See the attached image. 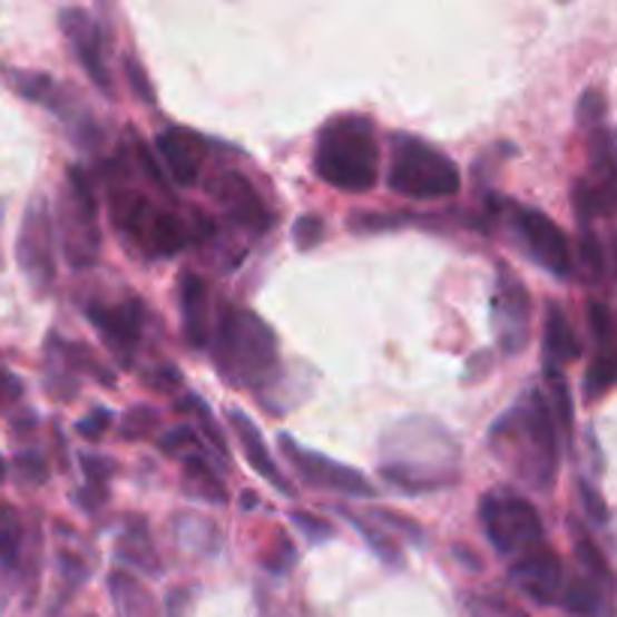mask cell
Segmentation results:
<instances>
[{
  "instance_id": "1",
  "label": "cell",
  "mask_w": 617,
  "mask_h": 617,
  "mask_svg": "<svg viewBox=\"0 0 617 617\" xmlns=\"http://www.w3.org/2000/svg\"><path fill=\"white\" fill-rule=\"evenodd\" d=\"M488 445L518 482L546 494L560 470L557 425L539 389H527L488 431Z\"/></svg>"
},
{
  "instance_id": "2",
  "label": "cell",
  "mask_w": 617,
  "mask_h": 617,
  "mask_svg": "<svg viewBox=\"0 0 617 617\" xmlns=\"http://www.w3.org/2000/svg\"><path fill=\"white\" fill-rule=\"evenodd\" d=\"M383 461L380 476L389 486L422 494L440 491L458 482V449L456 437L428 415H413L398 422L380 443Z\"/></svg>"
},
{
  "instance_id": "3",
  "label": "cell",
  "mask_w": 617,
  "mask_h": 617,
  "mask_svg": "<svg viewBox=\"0 0 617 617\" xmlns=\"http://www.w3.org/2000/svg\"><path fill=\"white\" fill-rule=\"evenodd\" d=\"M314 173L337 190H374L380 178V145H376L374 121L355 111L329 118L316 133Z\"/></svg>"
},
{
  "instance_id": "4",
  "label": "cell",
  "mask_w": 617,
  "mask_h": 617,
  "mask_svg": "<svg viewBox=\"0 0 617 617\" xmlns=\"http://www.w3.org/2000/svg\"><path fill=\"white\" fill-rule=\"evenodd\" d=\"M208 344L217 371L229 385L259 389L277 374V337L272 325L242 304H223Z\"/></svg>"
},
{
  "instance_id": "5",
  "label": "cell",
  "mask_w": 617,
  "mask_h": 617,
  "mask_svg": "<svg viewBox=\"0 0 617 617\" xmlns=\"http://www.w3.org/2000/svg\"><path fill=\"white\" fill-rule=\"evenodd\" d=\"M109 208L115 229L145 259L182 254L193 238L187 223L173 208H163L148 193L127 184L121 163H118L115 175L109 173Z\"/></svg>"
},
{
  "instance_id": "6",
  "label": "cell",
  "mask_w": 617,
  "mask_h": 617,
  "mask_svg": "<svg viewBox=\"0 0 617 617\" xmlns=\"http://www.w3.org/2000/svg\"><path fill=\"white\" fill-rule=\"evenodd\" d=\"M389 190L410 199H443L461 187V173L456 160L434 148L413 133H395L392 136V154H389V173H385Z\"/></svg>"
},
{
  "instance_id": "7",
  "label": "cell",
  "mask_w": 617,
  "mask_h": 617,
  "mask_svg": "<svg viewBox=\"0 0 617 617\" xmlns=\"http://www.w3.org/2000/svg\"><path fill=\"white\" fill-rule=\"evenodd\" d=\"M51 221H58L55 223L58 242H61L63 259L70 263V268L81 272L100 259V208H97L91 178L85 175L81 166L67 169L61 196H58V217H51Z\"/></svg>"
},
{
  "instance_id": "8",
  "label": "cell",
  "mask_w": 617,
  "mask_h": 617,
  "mask_svg": "<svg viewBox=\"0 0 617 617\" xmlns=\"http://www.w3.org/2000/svg\"><path fill=\"white\" fill-rule=\"evenodd\" d=\"M479 525L497 555L512 557L546 542V527L537 507L507 488L486 491L479 500Z\"/></svg>"
},
{
  "instance_id": "9",
  "label": "cell",
  "mask_w": 617,
  "mask_h": 617,
  "mask_svg": "<svg viewBox=\"0 0 617 617\" xmlns=\"http://www.w3.org/2000/svg\"><path fill=\"white\" fill-rule=\"evenodd\" d=\"M507 205V223L516 235L518 247L525 251L539 268H546L555 277H569L572 274V251H569L567 233L557 226L548 214L539 208L518 203Z\"/></svg>"
},
{
  "instance_id": "10",
  "label": "cell",
  "mask_w": 617,
  "mask_h": 617,
  "mask_svg": "<svg viewBox=\"0 0 617 617\" xmlns=\"http://www.w3.org/2000/svg\"><path fill=\"white\" fill-rule=\"evenodd\" d=\"M16 259L33 293L49 295L58 265H55V221L46 196H33L25 208L19 238H16Z\"/></svg>"
},
{
  "instance_id": "11",
  "label": "cell",
  "mask_w": 617,
  "mask_h": 617,
  "mask_svg": "<svg viewBox=\"0 0 617 617\" xmlns=\"http://www.w3.org/2000/svg\"><path fill=\"white\" fill-rule=\"evenodd\" d=\"M281 452L311 488H323V491L344 497H368V500L376 497V488L368 482L362 470L341 464L329 456H320L314 449H304L290 434H281Z\"/></svg>"
},
{
  "instance_id": "12",
  "label": "cell",
  "mask_w": 617,
  "mask_h": 617,
  "mask_svg": "<svg viewBox=\"0 0 617 617\" xmlns=\"http://www.w3.org/2000/svg\"><path fill=\"white\" fill-rule=\"evenodd\" d=\"M530 293L516 277L507 263H497V295H494V329L497 346L503 355H516L530 337Z\"/></svg>"
},
{
  "instance_id": "13",
  "label": "cell",
  "mask_w": 617,
  "mask_h": 617,
  "mask_svg": "<svg viewBox=\"0 0 617 617\" xmlns=\"http://www.w3.org/2000/svg\"><path fill=\"white\" fill-rule=\"evenodd\" d=\"M85 316L100 332L102 344L109 346L111 355L124 368H130L133 355H136L139 341H143V304L136 302V298L124 304L91 302L85 307Z\"/></svg>"
},
{
  "instance_id": "14",
  "label": "cell",
  "mask_w": 617,
  "mask_h": 617,
  "mask_svg": "<svg viewBox=\"0 0 617 617\" xmlns=\"http://www.w3.org/2000/svg\"><path fill=\"white\" fill-rule=\"evenodd\" d=\"M509 581L530 597L539 606H555L557 594H560V587L567 581L564 576V564H560V557L546 546V542H539V546L527 548L518 555V560L509 567Z\"/></svg>"
},
{
  "instance_id": "15",
  "label": "cell",
  "mask_w": 617,
  "mask_h": 617,
  "mask_svg": "<svg viewBox=\"0 0 617 617\" xmlns=\"http://www.w3.org/2000/svg\"><path fill=\"white\" fill-rule=\"evenodd\" d=\"M212 196L217 199L223 214H226L235 226L247 229V233L263 235L274 223L268 205L263 203V196L256 193L254 184L247 182L242 173L214 175Z\"/></svg>"
},
{
  "instance_id": "16",
  "label": "cell",
  "mask_w": 617,
  "mask_h": 617,
  "mask_svg": "<svg viewBox=\"0 0 617 617\" xmlns=\"http://www.w3.org/2000/svg\"><path fill=\"white\" fill-rule=\"evenodd\" d=\"M61 31L72 42V51L79 58L81 70L88 72V79L100 88L106 97H111V76L106 70V58H102V33L97 21L79 7L61 10Z\"/></svg>"
},
{
  "instance_id": "17",
  "label": "cell",
  "mask_w": 617,
  "mask_h": 617,
  "mask_svg": "<svg viewBox=\"0 0 617 617\" xmlns=\"http://www.w3.org/2000/svg\"><path fill=\"white\" fill-rule=\"evenodd\" d=\"M157 154L166 160V169L173 173L175 182L193 187L208 160V139L184 127H169L157 136Z\"/></svg>"
},
{
  "instance_id": "18",
  "label": "cell",
  "mask_w": 617,
  "mask_h": 617,
  "mask_svg": "<svg viewBox=\"0 0 617 617\" xmlns=\"http://www.w3.org/2000/svg\"><path fill=\"white\" fill-rule=\"evenodd\" d=\"M178 295H182V332L184 341L193 350H205L212 341V293L205 277L196 272H184L178 281Z\"/></svg>"
},
{
  "instance_id": "19",
  "label": "cell",
  "mask_w": 617,
  "mask_h": 617,
  "mask_svg": "<svg viewBox=\"0 0 617 617\" xmlns=\"http://www.w3.org/2000/svg\"><path fill=\"white\" fill-rule=\"evenodd\" d=\"M229 425H233L235 437H238V443H242L244 449V456H247V461H251V467H254L256 473L263 476L265 482H272L277 491H284V494L293 497L295 488L286 482L284 473H281V467L274 464V456L268 452V445H265L259 428L254 425V419H251L247 413H242V410H229Z\"/></svg>"
},
{
  "instance_id": "20",
  "label": "cell",
  "mask_w": 617,
  "mask_h": 617,
  "mask_svg": "<svg viewBox=\"0 0 617 617\" xmlns=\"http://www.w3.org/2000/svg\"><path fill=\"white\" fill-rule=\"evenodd\" d=\"M542 359H546V368H560V371H564V364L581 359V341H578V334L572 332V323H569L564 307L557 302L548 304L546 311Z\"/></svg>"
},
{
  "instance_id": "21",
  "label": "cell",
  "mask_w": 617,
  "mask_h": 617,
  "mask_svg": "<svg viewBox=\"0 0 617 617\" xmlns=\"http://www.w3.org/2000/svg\"><path fill=\"white\" fill-rule=\"evenodd\" d=\"M109 594L118 617H160L157 599L143 581H136L130 572H111Z\"/></svg>"
},
{
  "instance_id": "22",
  "label": "cell",
  "mask_w": 617,
  "mask_h": 617,
  "mask_svg": "<svg viewBox=\"0 0 617 617\" xmlns=\"http://www.w3.org/2000/svg\"><path fill=\"white\" fill-rule=\"evenodd\" d=\"M557 606H564L576 617H611L608 590L590 578H569L557 594Z\"/></svg>"
},
{
  "instance_id": "23",
  "label": "cell",
  "mask_w": 617,
  "mask_h": 617,
  "mask_svg": "<svg viewBox=\"0 0 617 617\" xmlns=\"http://www.w3.org/2000/svg\"><path fill=\"white\" fill-rule=\"evenodd\" d=\"M118 557L127 560L130 567L148 572V576H157V572L163 569L160 557H157V551H154V542L151 537H148V527H145L143 518L124 530V537L118 539Z\"/></svg>"
},
{
  "instance_id": "24",
  "label": "cell",
  "mask_w": 617,
  "mask_h": 617,
  "mask_svg": "<svg viewBox=\"0 0 617 617\" xmlns=\"http://www.w3.org/2000/svg\"><path fill=\"white\" fill-rule=\"evenodd\" d=\"M7 81H10V88L19 94L21 100H31L40 102L46 109L63 111L61 109V97L63 94L58 91V85L51 76L46 72H33V70H7Z\"/></svg>"
},
{
  "instance_id": "25",
  "label": "cell",
  "mask_w": 617,
  "mask_h": 617,
  "mask_svg": "<svg viewBox=\"0 0 617 617\" xmlns=\"http://www.w3.org/2000/svg\"><path fill=\"white\" fill-rule=\"evenodd\" d=\"M184 486H187L190 494L203 497V500H208V503H217V507H223V503L229 500L226 488H223L221 479L214 476V470L208 467V461H205L203 456L184 458Z\"/></svg>"
},
{
  "instance_id": "26",
  "label": "cell",
  "mask_w": 617,
  "mask_h": 617,
  "mask_svg": "<svg viewBox=\"0 0 617 617\" xmlns=\"http://www.w3.org/2000/svg\"><path fill=\"white\" fill-rule=\"evenodd\" d=\"M548 380V410H551V419L555 425L564 431V434L572 440V425H576V415H572V395H569V383L560 368H546Z\"/></svg>"
},
{
  "instance_id": "27",
  "label": "cell",
  "mask_w": 617,
  "mask_h": 617,
  "mask_svg": "<svg viewBox=\"0 0 617 617\" xmlns=\"http://www.w3.org/2000/svg\"><path fill=\"white\" fill-rule=\"evenodd\" d=\"M617 376V355L615 350H599L594 364L587 368L585 374V401L587 404H594L599 398H606L611 392V385H615Z\"/></svg>"
},
{
  "instance_id": "28",
  "label": "cell",
  "mask_w": 617,
  "mask_h": 617,
  "mask_svg": "<svg viewBox=\"0 0 617 617\" xmlns=\"http://www.w3.org/2000/svg\"><path fill=\"white\" fill-rule=\"evenodd\" d=\"M341 516H344L346 521H350V525H353L355 530L362 533L364 542L374 548V555L380 557L383 564H389V567H401V564H404V557H401V548H398L395 539L389 537L385 530H380V527H371L368 521H364V518H359L355 512H350V509H341Z\"/></svg>"
},
{
  "instance_id": "29",
  "label": "cell",
  "mask_w": 617,
  "mask_h": 617,
  "mask_svg": "<svg viewBox=\"0 0 617 617\" xmlns=\"http://www.w3.org/2000/svg\"><path fill=\"white\" fill-rule=\"evenodd\" d=\"M578 263H581L587 284H599L603 281V274H606V251H603V244H599L597 233L590 226H581V235H578Z\"/></svg>"
},
{
  "instance_id": "30",
  "label": "cell",
  "mask_w": 617,
  "mask_h": 617,
  "mask_svg": "<svg viewBox=\"0 0 617 617\" xmlns=\"http://www.w3.org/2000/svg\"><path fill=\"white\" fill-rule=\"evenodd\" d=\"M576 557H578V564L585 567L587 576H590V581H597V585H603L606 590H611V585H615L611 567H608V560L603 557V551H599V548L590 542V537H585L581 530H576Z\"/></svg>"
},
{
  "instance_id": "31",
  "label": "cell",
  "mask_w": 617,
  "mask_h": 617,
  "mask_svg": "<svg viewBox=\"0 0 617 617\" xmlns=\"http://www.w3.org/2000/svg\"><path fill=\"white\" fill-rule=\"evenodd\" d=\"M21 560V525L10 507L0 503V567L16 569Z\"/></svg>"
},
{
  "instance_id": "32",
  "label": "cell",
  "mask_w": 617,
  "mask_h": 617,
  "mask_svg": "<svg viewBox=\"0 0 617 617\" xmlns=\"http://www.w3.org/2000/svg\"><path fill=\"white\" fill-rule=\"evenodd\" d=\"M413 223V212H359L350 217V229L353 233H383V229H401V226H410Z\"/></svg>"
},
{
  "instance_id": "33",
  "label": "cell",
  "mask_w": 617,
  "mask_h": 617,
  "mask_svg": "<svg viewBox=\"0 0 617 617\" xmlns=\"http://www.w3.org/2000/svg\"><path fill=\"white\" fill-rule=\"evenodd\" d=\"M587 325L599 350H615V316L606 302H587Z\"/></svg>"
},
{
  "instance_id": "34",
  "label": "cell",
  "mask_w": 617,
  "mask_h": 617,
  "mask_svg": "<svg viewBox=\"0 0 617 617\" xmlns=\"http://www.w3.org/2000/svg\"><path fill=\"white\" fill-rule=\"evenodd\" d=\"M157 425H160V413H157L154 407H130L121 419V437L124 440H143V437H148L151 431H157Z\"/></svg>"
},
{
  "instance_id": "35",
  "label": "cell",
  "mask_w": 617,
  "mask_h": 617,
  "mask_svg": "<svg viewBox=\"0 0 617 617\" xmlns=\"http://www.w3.org/2000/svg\"><path fill=\"white\" fill-rule=\"evenodd\" d=\"M576 115H578V124L587 127V130L603 127V124H606V115H608L606 94L599 91V88H587V91L581 94V100H578Z\"/></svg>"
},
{
  "instance_id": "36",
  "label": "cell",
  "mask_w": 617,
  "mask_h": 617,
  "mask_svg": "<svg viewBox=\"0 0 617 617\" xmlns=\"http://www.w3.org/2000/svg\"><path fill=\"white\" fill-rule=\"evenodd\" d=\"M58 567H61V581H63V603L79 590L85 581H88V564L76 557L72 551H61L58 555Z\"/></svg>"
},
{
  "instance_id": "37",
  "label": "cell",
  "mask_w": 617,
  "mask_h": 617,
  "mask_svg": "<svg viewBox=\"0 0 617 617\" xmlns=\"http://www.w3.org/2000/svg\"><path fill=\"white\" fill-rule=\"evenodd\" d=\"M16 476H19L25 486H46L49 482V467H46V458L40 456V452H33V449H28V452H19L16 456Z\"/></svg>"
},
{
  "instance_id": "38",
  "label": "cell",
  "mask_w": 617,
  "mask_h": 617,
  "mask_svg": "<svg viewBox=\"0 0 617 617\" xmlns=\"http://www.w3.org/2000/svg\"><path fill=\"white\" fill-rule=\"evenodd\" d=\"M325 238V223L323 217L316 214H302L298 221L293 223V242L298 251H314L316 244Z\"/></svg>"
},
{
  "instance_id": "39",
  "label": "cell",
  "mask_w": 617,
  "mask_h": 617,
  "mask_svg": "<svg viewBox=\"0 0 617 617\" xmlns=\"http://www.w3.org/2000/svg\"><path fill=\"white\" fill-rule=\"evenodd\" d=\"M578 497H581V507H585L587 521L594 527H606L611 521V512H608L606 500L599 494L597 488L590 486L587 479H578Z\"/></svg>"
},
{
  "instance_id": "40",
  "label": "cell",
  "mask_w": 617,
  "mask_h": 617,
  "mask_svg": "<svg viewBox=\"0 0 617 617\" xmlns=\"http://www.w3.org/2000/svg\"><path fill=\"white\" fill-rule=\"evenodd\" d=\"M371 516H374L376 521H383L385 527H392V530H401V533H404L407 539H413V542H422V539H425V530H422V525H419L415 518L401 516V512H395V509L376 507Z\"/></svg>"
},
{
  "instance_id": "41",
  "label": "cell",
  "mask_w": 617,
  "mask_h": 617,
  "mask_svg": "<svg viewBox=\"0 0 617 617\" xmlns=\"http://www.w3.org/2000/svg\"><path fill=\"white\" fill-rule=\"evenodd\" d=\"M290 521L302 530L307 542H325V539H334V527L329 525V521H323V518L311 516V512H298V509H295V512H290Z\"/></svg>"
},
{
  "instance_id": "42",
  "label": "cell",
  "mask_w": 617,
  "mask_h": 617,
  "mask_svg": "<svg viewBox=\"0 0 617 617\" xmlns=\"http://www.w3.org/2000/svg\"><path fill=\"white\" fill-rule=\"evenodd\" d=\"M124 72H127V81H130V88L133 94L139 97L143 102H148L151 106L154 102V88H151V81H148V76H145V67L133 55H127L124 58Z\"/></svg>"
},
{
  "instance_id": "43",
  "label": "cell",
  "mask_w": 617,
  "mask_h": 617,
  "mask_svg": "<svg viewBox=\"0 0 617 617\" xmlns=\"http://www.w3.org/2000/svg\"><path fill=\"white\" fill-rule=\"evenodd\" d=\"M109 425H111V413L106 410V407H97V410L88 413V419H81L79 425H76V431H79L85 440H100V437L109 431Z\"/></svg>"
},
{
  "instance_id": "44",
  "label": "cell",
  "mask_w": 617,
  "mask_h": 617,
  "mask_svg": "<svg viewBox=\"0 0 617 617\" xmlns=\"http://www.w3.org/2000/svg\"><path fill=\"white\" fill-rule=\"evenodd\" d=\"M196 443V431L190 425H178L173 431H166L163 437H157V445H160V452L166 456H178L184 445Z\"/></svg>"
},
{
  "instance_id": "45",
  "label": "cell",
  "mask_w": 617,
  "mask_h": 617,
  "mask_svg": "<svg viewBox=\"0 0 617 617\" xmlns=\"http://www.w3.org/2000/svg\"><path fill=\"white\" fill-rule=\"evenodd\" d=\"M81 470H85V476H88V482H91V486H102V482L111 479V473H115V464H111L109 458L85 452V456H81Z\"/></svg>"
},
{
  "instance_id": "46",
  "label": "cell",
  "mask_w": 617,
  "mask_h": 617,
  "mask_svg": "<svg viewBox=\"0 0 617 617\" xmlns=\"http://www.w3.org/2000/svg\"><path fill=\"white\" fill-rule=\"evenodd\" d=\"M479 608H488L494 617H527L521 608H516L512 603H507V599L500 597H482L479 599Z\"/></svg>"
},
{
  "instance_id": "47",
  "label": "cell",
  "mask_w": 617,
  "mask_h": 617,
  "mask_svg": "<svg viewBox=\"0 0 617 617\" xmlns=\"http://www.w3.org/2000/svg\"><path fill=\"white\" fill-rule=\"evenodd\" d=\"M16 398H21V383L7 371H0V404H12Z\"/></svg>"
},
{
  "instance_id": "48",
  "label": "cell",
  "mask_w": 617,
  "mask_h": 617,
  "mask_svg": "<svg viewBox=\"0 0 617 617\" xmlns=\"http://www.w3.org/2000/svg\"><path fill=\"white\" fill-rule=\"evenodd\" d=\"M452 555H456V560H461V564H464L470 572H479V569H482V560H479V555H473V551H470L467 546H461V542L452 546Z\"/></svg>"
},
{
  "instance_id": "49",
  "label": "cell",
  "mask_w": 617,
  "mask_h": 617,
  "mask_svg": "<svg viewBox=\"0 0 617 617\" xmlns=\"http://www.w3.org/2000/svg\"><path fill=\"white\" fill-rule=\"evenodd\" d=\"M259 503V497H254L251 491H244V509H254Z\"/></svg>"
},
{
  "instance_id": "50",
  "label": "cell",
  "mask_w": 617,
  "mask_h": 617,
  "mask_svg": "<svg viewBox=\"0 0 617 617\" xmlns=\"http://www.w3.org/2000/svg\"><path fill=\"white\" fill-rule=\"evenodd\" d=\"M3 476H7V461L0 458V482H3Z\"/></svg>"
},
{
  "instance_id": "51",
  "label": "cell",
  "mask_w": 617,
  "mask_h": 617,
  "mask_svg": "<svg viewBox=\"0 0 617 617\" xmlns=\"http://www.w3.org/2000/svg\"><path fill=\"white\" fill-rule=\"evenodd\" d=\"M560 3H569V0H560Z\"/></svg>"
},
{
  "instance_id": "52",
  "label": "cell",
  "mask_w": 617,
  "mask_h": 617,
  "mask_svg": "<svg viewBox=\"0 0 617 617\" xmlns=\"http://www.w3.org/2000/svg\"><path fill=\"white\" fill-rule=\"evenodd\" d=\"M91 617H97V615H91Z\"/></svg>"
}]
</instances>
